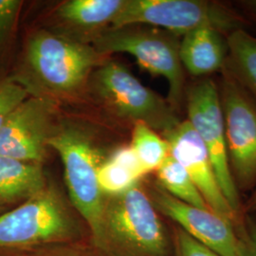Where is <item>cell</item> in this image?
<instances>
[{
    "instance_id": "obj_15",
    "label": "cell",
    "mask_w": 256,
    "mask_h": 256,
    "mask_svg": "<svg viewBox=\"0 0 256 256\" xmlns=\"http://www.w3.org/2000/svg\"><path fill=\"white\" fill-rule=\"evenodd\" d=\"M124 4V0H70L58 8L57 14L64 23L97 34L111 26Z\"/></svg>"
},
{
    "instance_id": "obj_28",
    "label": "cell",
    "mask_w": 256,
    "mask_h": 256,
    "mask_svg": "<svg viewBox=\"0 0 256 256\" xmlns=\"http://www.w3.org/2000/svg\"><path fill=\"white\" fill-rule=\"evenodd\" d=\"M3 209H4V208H3V207H1V206H0V212H2V210H3Z\"/></svg>"
},
{
    "instance_id": "obj_13",
    "label": "cell",
    "mask_w": 256,
    "mask_h": 256,
    "mask_svg": "<svg viewBox=\"0 0 256 256\" xmlns=\"http://www.w3.org/2000/svg\"><path fill=\"white\" fill-rule=\"evenodd\" d=\"M229 54L227 36L210 28H198L182 36L180 57L184 70L206 78L221 72Z\"/></svg>"
},
{
    "instance_id": "obj_10",
    "label": "cell",
    "mask_w": 256,
    "mask_h": 256,
    "mask_svg": "<svg viewBox=\"0 0 256 256\" xmlns=\"http://www.w3.org/2000/svg\"><path fill=\"white\" fill-rule=\"evenodd\" d=\"M54 100L32 96L14 110L0 129V156L41 164L55 129Z\"/></svg>"
},
{
    "instance_id": "obj_11",
    "label": "cell",
    "mask_w": 256,
    "mask_h": 256,
    "mask_svg": "<svg viewBox=\"0 0 256 256\" xmlns=\"http://www.w3.org/2000/svg\"><path fill=\"white\" fill-rule=\"evenodd\" d=\"M170 146V155L182 165L214 214L234 224L240 218L232 209L220 188L210 156L190 122L182 120L162 135Z\"/></svg>"
},
{
    "instance_id": "obj_22",
    "label": "cell",
    "mask_w": 256,
    "mask_h": 256,
    "mask_svg": "<svg viewBox=\"0 0 256 256\" xmlns=\"http://www.w3.org/2000/svg\"><path fill=\"white\" fill-rule=\"evenodd\" d=\"M21 6L18 0H0V52L16 26Z\"/></svg>"
},
{
    "instance_id": "obj_25",
    "label": "cell",
    "mask_w": 256,
    "mask_h": 256,
    "mask_svg": "<svg viewBox=\"0 0 256 256\" xmlns=\"http://www.w3.org/2000/svg\"><path fill=\"white\" fill-rule=\"evenodd\" d=\"M245 212L250 214V212H256V190L252 194V196L248 198L245 207L243 208V210Z\"/></svg>"
},
{
    "instance_id": "obj_27",
    "label": "cell",
    "mask_w": 256,
    "mask_h": 256,
    "mask_svg": "<svg viewBox=\"0 0 256 256\" xmlns=\"http://www.w3.org/2000/svg\"><path fill=\"white\" fill-rule=\"evenodd\" d=\"M20 256V254H10V256Z\"/></svg>"
},
{
    "instance_id": "obj_26",
    "label": "cell",
    "mask_w": 256,
    "mask_h": 256,
    "mask_svg": "<svg viewBox=\"0 0 256 256\" xmlns=\"http://www.w3.org/2000/svg\"><path fill=\"white\" fill-rule=\"evenodd\" d=\"M242 3V6L247 10V12H248L252 18H256V1H246Z\"/></svg>"
},
{
    "instance_id": "obj_7",
    "label": "cell",
    "mask_w": 256,
    "mask_h": 256,
    "mask_svg": "<svg viewBox=\"0 0 256 256\" xmlns=\"http://www.w3.org/2000/svg\"><path fill=\"white\" fill-rule=\"evenodd\" d=\"M99 54L93 46L41 30L28 40L26 61L46 92L64 95L82 86Z\"/></svg>"
},
{
    "instance_id": "obj_9",
    "label": "cell",
    "mask_w": 256,
    "mask_h": 256,
    "mask_svg": "<svg viewBox=\"0 0 256 256\" xmlns=\"http://www.w3.org/2000/svg\"><path fill=\"white\" fill-rule=\"evenodd\" d=\"M187 120L206 148L220 188L239 218L242 212L239 191L230 167L223 113L218 82L208 77L192 84L185 92Z\"/></svg>"
},
{
    "instance_id": "obj_24",
    "label": "cell",
    "mask_w": 256,
    "mask_h": 256,
    "mask_svg": "<svg viewBox=\"0 0 256 256\" xmlns=\"http://www.w3.org/2000/svg\"><path fill=\"white\" fill-rule=\"evenodd\" d=\"M30 256H88L79 250L64 246V243L46 245L37 248Z\"/></svg>"
},
{
    "instance_id": "obj_17",
    "label": "cell",
    "mask_w": 256,
    "mask_h": 256,
    "mask_svg": "<svg viewBox=\"0 0 256 256\" xmlns=\"http://www.w3.org/2000/svg\"><path fill=\"white\" fill-rule=\"evenodd\" d=\"M229 54L225 68L256 101V36L238 30L227 36Z\"/></svg>"
},
{
    "instance_id": "obj_3",
    "label": "cell",
    "mask_w": 256,
    "mask_h": 256,
    "mask_svg": "<svg viewBox=\"0 0 256 256\" xmlns=\"http://www.w3.org/2000/svg\"><path fill=\"white\" fill-rule=\"evenodd\" d=\"M144 25L176 36L198 28H210L225 36L247 30V18L226 4L208 0H124L110 28Z\"/></svg>"
},
{
    "instance_id": "obj_12",
    "label": "cell",
    "mask_w": 256,
    "mask_h": 256,
    "mask_svg": "<svg viewBox=\"0 0 256 256\" xmlns=\"http://www.w3.org/2000/svg\"><path fill=\"white\" fill-rule=\"evenodd\" d=\"M158 212L173 220L190 236L221 256H239L234 225L210 210L180 202L156 185L149 196Z\"/></svg>"
},
{
    "instance_id": "obj_8",
    "label": "cell",
    "mask_w": 256,
    "mask_h": 256,
    "mask_svg": "<svg viewBox=\"0 0 256 256\" xmlns=\"http://www.w3.org/2000/svg\"><path fill=\"white\" fill-rule=\"evenodd\" d=\"M218 88L232 174L238 189L248 190L256 183V101L225 68Z\"/></svg>"
},
{
    "instance_id": "obj_14",
    "label": "cell",
    "mask_w": 256,
    "mask_h": 256,
    "mask_svg": "<svg viewBox=\"0 0 256 256\" xmlns=\"http://www.w3.org/2000/svg\"><path fill=\"white\" fill-rule=\"evenodd\" d=\"M46 187L41 164L0 156V206L27 202Z\"/></svg>"
},
{
    "instance_id": "obj_16",
    "label": "cell",
    "mask_w": 256,
    "mask_h": 256,
    "mask_svg": "<svg viewBox=\"0 0 256 256\" xmlns=\"http://www.w3.org/2000/svg\"><path fill=\"white\" fill-rule=\"evenodd\" d=\"M146 174L137 156L129 146L117 150L98 171V182L106 196L118 194L138 184Z\"/></svg>"
},
{
    "instance_id": "obj_6",
    "label": "cell",
    "mask_w": 256,
    "mask_h": 256,
    "mask_svg": "<svg viewBox=\"0 0 256 256\" xmlns=\"http://www.w3.org/2000/svg\"><path fill=\"white\" fill-rule=\"evenodd\" d=\"M93 88L115 115L134 124L142 122L162 135L182 122L167 100L119 63L108 62L99 68L94 74Z\"/></svg>"
},
{
    "instance_id": "obj_23",
    "label": "cell",
    "mask_w": 256,
    "mask_h": 256,
    "mask_svg": "<svg viewBox=\"0 0 256 256\" xmlns=\"http://www.w3.org/2000/svg\"><path fill=\"white\" fill-rule=\"evenodd\" d=\"M241 225L239 238V256H256V222L248 216Z\"/></svg>"
},
{
    "instance_id": "obj_2",
    "label": "cell",
    "mask_w": 256,
    "mask_h": 256,
    "mask_svg": "<svg viewBox=\"0 0 256 256\" xmlns=\"http://www.w3.org/2000/svg\"><path fill=\"white\" fill-rule=\"evenodd\" d=\"M180 37L158 28L132 25L106 28L95 34L93 48L100 55L128 54L155 76L165 78L169 86L167 101L178 112L185 101V70L180 57Z\"/></svg>"
},
{
    "instance_id": "obj_4",
    "label": "cell",
    "mask_w": 256,
    "mask_h": 256,
    "mask_svg": "<svg viewBox=\"0 0 256 256\" xmlns=\"http://www.w3.org/2000/svg\"><path fill=\"white\" fill-rule=\"evenodd\" d=\"M48 146L60 156L70 202L88 225L94 244L102 250L106 196L98 182L102 164L99 151L88 134L72 126L54 130Z\"/></svg>"
},
{
    "instance_id": "obj_1",
    "label": "cell",
    "mask_w": 256,
    "mask_h": 256,
    "mask_svg": "<svg viewBox=\"0 0 256 256\" xmlns=\"http://www.w3.org/2000/svg\"><path fill=\"white\" fill-rule=\"evenodd\" d=\"M102 250L110 256H168L164 224L150 196L138 184L106 196Z\"/></svg>"
},
{
    "instance_id": "obj_5",
    "label": "cell",
    "mask_w": 256,
    "mask_h": 256,
    "mask_svg": "<svg viewBox=\"0 0 256 256\" xmlns=\"http://www.w3.org/2000/svg\"><path fill=\"white\" fill-rule=\"evenodd\" d=\"M77 232L63 198L50 186L16 209L0 214V248L60 244L72 239Z\"/></svg>"
},
{
    "instance_id": "obj_18",
    "label": "cell",
    "mask_w": 256,
    "mask_h": 256,
    "mask_svg": "<svg viewBox=\"0 0 256 256\" xmlns=\"http://www.w3.org/2000/svg\"><path fill=\"white\" fill-rule=\"evenodd\" d=\"M156 172L158 185L165 192L189 205L212 210L185 168L172 156H168Z\"/></svg>"
},
{
    "instance_id": "obj_19",
    "label": "cell",
    "mask_w": 256,
    "mask_h": 256,
    "mask_svg": "<svg viewBox=\"0 0 256 256\" xmlns=\"http://www.w3.org/2000/svg\"><path fill=\"white\" fill-rule=\"evenodd\" d=\"M130 147L146 174L156 171L170 155L164 138L142 122L134 124Z\"/></svg>"
},
{
    "instance_id": "obj_20",
    "label": "cell",
    "mask_w": 256,
    "mask_h": 256,
    "mask_svg": "<svg viewBox=\"0 0 256 256\" xmlns=\"http://www.w3.org/2000/svg\"><path fill=\"white\" fill-rule=\"evenodd\" d=\"M30 97L26 86L14 81H0V129L10 114Z\"/></svg>"
},
{
    "instance_id": "obj_21",
    "label": "cell",
    "mask_w": 256,
    "mask_h": 256,
    "mask_svg": "<svg viewBox=\"0 0 256 256\" xmlns=\"http://www.w3.org/2000/svg\"><path fill=\"white\" fill-rule=\"evenodd\" d=\"M174 246L176 256H221L180 228L174 230Z\"/></svg>"
}]
</instances>
